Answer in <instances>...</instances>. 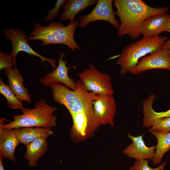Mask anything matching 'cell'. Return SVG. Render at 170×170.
I'll return each mask as SVG.
<instances>
[{"label": "cell", "instance_id": "cell-25", "mask_svg": "<svg viewBox=\"0 0 170 170\" xmlns=\"http://www.w3.org/2000/svg\"><path fill=\"white\" fill-rule=\"evenodd\" d=\"M65 0H58L56 1L54 7L48 12L44 20L47 22L52 21L58 14L60 8L65 3Z\"/></svg>", "mask_w": 170, "mask_h": 170}, {"label": "cell", "instance_id": "cell-18", "mask_svg": "<svg viewBox=\"0 0 170 170\" xmlns=\"http://www.w3.org/2000/svg\"><path fill=\"white\" fill-rule=\"evenodd\" d=\"M26 146L24 158L27 160L30 166H36L38 160L47 151L48 143L46 139L38 138Z\"/></svg>", "mask_w": 170, "mask_h": 170}, {"label": "cell", "instance_id": "cell-27", "mask_svg": "<svg viewBox=\"0 0 170 170\" xmlns=\"http://www.w3.org/2000/svg\"><path fill=\"white\" fill-rule=\"evenodd\" d=\"M162 48L170 50V39L165 42Z\"/></svg>", "mask_w": 170, "mask_h": 170}, {"label": "cell", "instance_id": "cell-17", "mask_svg": "<svg viewBox=\"0 0 170 170\" xmlns=\"http://www.w3.org/2000/svg\"><path fill=\"white\" fill-rule=\"evenodd\" d=\"M50 128L36 127L22 128L13 129L20 143L26 145L35 139L39 138L45 139L54 132Z\"/></svg>", "mask_w": 170, "mask_h": 170}, {"label": "cell", "instance_id": "cell-14", "mask_svg": "<svg viewBox=\"0 0 170 170\" xmlns=\"http://www.w3.org/2000/svg\"><path fill=\"white\" fill-rule=\"evenodd\" d=\"M20 143L13 129L0 127V157L15 162V150Z\"/></svg>", "mask_w": 170, "mask_h": 170}, {"label": "cell", "instance_id": "cell-4", "mask_svg": "<svg viewBox=\"0 0 170 170\" xmlns=\"http://www.w3.org/2000/svg\"><path fill=\"white\" fill-rule=\"evenodd\" d=\"M167 39L165 36L160 35L142 38L125 47L116 61V64L120 67V74L123 75L130 72L141 58L162 48Z\"/></svg>", "mask_w": 170, "mask_h": 170}, {"label": "cell", "instance_id": "cell-2", "mask_svg": "<svg viewBox=\"0 0 170 170\" xmlns=\"http://www.w3.org/2000/svg\"><path fill=\"white\" fill-rule=\"evenodd\" d=\"M78 25V21L76 20L70 21L65 26L60 22H52L48 26H43L37 21L28 39L41 41L43 46L51 44H63L75 52L76 49H81L74 37V33Z\"/></svg>", "mask_w": 170, "mask_h": 170}, {"label": "cell", "instance_id": "cell-9", "mask_svg": "<svg viewBox=\"0 0 170 170\" xmlns=\"http://www.w3.org/2000/svg\"><path fill=\"white\" fill-rule=\"evenodd\" d=\"M157 69L170 71V50L162 48L144 57L130 73L138 75L145 71Z\"/></svg>", "mask_w": 170, "mask_h": 170}, {"label": "cell", "instance_id": "cell-23", "mask_svg": "<svg viewBox=\"0 0 170 170\" xmlns=\"http://www.w3.org/2000/svg\"><path fill=\"white\" fill-rule=\"evenodd\" d=\"M149 161L147 159L136 160L134 165L129 168V170H163L167 162L165 161L159 167L152 168L149 166Z\"/></svg>", "mask_w": 170, "mask_h": 170}, {"label": "cell", "instance_id": "cell-3", "mask_svg": "<svg viewBox=\"0 0 170 170\" xmlns=\"http://www.w3.org/2000/svg\"><path fill=\"white\" fill-rule=\"evenodd\" d=\"M35 108H24L21 115H15L13 120L5 124L4 119L0 118V127L4 128L13 129L25 127L50 128L56 126L57 116L54 115L56 106H51L42 99L35 104Z\"/></svg>", "mask_w": 170, "mask_h": 170}, {"label": "cell", "instance_id": "cell-13", "mask_svg": "<svg viewBox=\"0 0 170 170\" xmlns=\"http://www.w3.org/2000/svg\"><path fill=\"white\" fill-rule=\"evenodd\" d=\"M169 15L161 13L151 16L146 19L140 29V34L143 38L159 35L164 31V27Z\"/></svg>", "mask_w": 170, "mask_h": 170}, {"label": "cell", "instance_id": "cell-26", "mask_svg": "<svg viewBox=\"0 0 170 170\" xmlns=\"http://www.w3.org/2000/svg\"><path fill=\"white\" fill-rule=\"evenodd\" d=\"M164 31L170 32V15L164 27Z\"/></svg>", "mask_w": 170, "mask_h": 170}, {"label": "cell", "instance_id": "cell-8", "mask_svg": "<svg viewBox=\"0 0 170 170\" xmlns=\"http://www.w3.org/2000/svg\"><path fill=\"white\" fill-rule=\"evenodd\" d=\"M113 2L112 0H98L95 7L90 13L79 17V26L84 29L92 22L102 20L109 22L118 29L120 24L115 17Z\"/></svg>", "mask_w": 170, "mask_h": 170}, {"label": "cell", "instance_id": "cell-1", "mask_svg": "<svg viewBox=\"0 0 170 170\" xmlns=\"http://www.w3.org/2000/svg\"><path fill=\"white\" fill-rule=\"evenodd\" d=\"M117 10L115 15L119 19L121 24L117 29V35L122 37L128 35L133 40L139 36L141 26L149 17L161 13H167L169 7L158 8L148 5L142 0H114Z\"/></svg>", "mask_w": 170, "mask_h": 170}, {"label": "cell", "instance_id": "cell-12", "mask_svg": "<svg viewBox=\"0 0 170 170\" xmlns=\"http://www.w3.org/2000/svg\"><path fill=\"white\" fill-rule=\"evenodd\" d=\"M144 134L137 136L129 133L128 137L131 139V144L125 148L122 153L128 157L136 160L147 159L152 161L155 158L156 146L148 147L143 139Z\"/></svg>", "mask_w": 170, "mask_h": 170}, {"label": "cell", "instance_id": "cell-10", "mask_svg": "<svg viewBox=\"0 0 170 170\" xmlns=\"http://www.w3.org/2000/svg\"><path fill=\"white\" fill-rule=\"evenodd\" d=\"M92 104L94 115L100 125L109 124L113 127L116 105L113 95H98Z\"/></svg>", "mask_w": 170, "mask_h": 170}, {"label": "cell", "instance_id": "cell-20", "mask_svg": "<svg viewBox=\"0 0 170 170\" xmlns=\"http://www.w3.org/2000/svg\"><path fill=\"white\" fill-rule=\"evenodd\" d=\"M156 138L155 156L152 160L154 165L160 163L164 154L170 150V132L165 133L158 130H148Z\"/></svg>", "mask_w": 170, "mask_h": 170}, {"label": "cell", "instance_id": "cell-19", "mask_svg": "<svg viewBox=\"0 0 170 170\" xmlns=\"http://www.w3.org/2000/svg\"><path fill=\"white\" fill-rule=\"evenodd\" d=\"M155 99V96L151 94L144 100L142 105L144 109L143 111V126L145 128H150L153 122L161 118L170 117V109L165 111L157 112L153 109L152 105Z\"/></svg>", "mask_w": 170, "mask_h": 170}, {"label": "cell", "instance_id": "cell-15", "mask_svg": "<svg viewBox=\"0 0 170 170\" xmlns=\"http://www.w3.org/2000/svg\"><path fill=\"white\" fill-rule=\"evenodd\" d=\"M8 80V85L12 92L20 101L28 103L31 102L30 94L24 84V80L18 69L14 66L13 68L4 69Z\"/></svg>", "mask_w": 170, "mask_h": 170}, {"label": "cell", "instance_id": "cell-5", "mask_svg": "<svg viewBox=\"0 0 170 170\" xmlns=\"http://www.w3.org/2000/svg\"><path fill=\"white\" fill-rule=\"evenodd\" d=\"M85 89L97 95H113L114 92L110 76L97 70L92 64L77 73Z\"/></svg>", "mask_w": 170, "mask_h": 170}, {"label": "cell", "instance_id": "cell-6", "mask_svg": "<svg viewBox=\"0 0 170 170\" xmlns=\"http://www.w3.org/2000/svg\"><path fill=\"white\" fill-rule=\"evenodd\" d=\"M71 116L73 124L70 134L71 139L76 143L90 138L101 125L95 116L93 109L84 110Z\"/></svg>", "mask_w": 170, "mask_h": 170}, {"label": "cell", "instance_id": "cell-21", "mask_svg": "<svg viewBox=\"0 0 170 170\" xmlns=\"http://www.w3.org/2000/svg\"><path fill=\"white\" fill-rule=\"evenodd\" d=\"M0 93L6 99L7 104L10 108L20 109L21 110L24 108L22 101L17 98L8 84H5L1 78L0 79Z\"/></svg>", "mask_w": 170, "mask_h": 170}, {"label": "cell", "instance_id": "cell-11", "mask_svg": "<svg viewBox=\"0 0 170 170\" xmlns=\"http://www.w3.org/2000/svg\"><path fill=\"white\" fill-rule=\"evenodd\" d=\"M59 54L60 57L56 68L51 72H48L44 77L40 78L39 82L42 85L47 87H50L52 83H60L74 90L76 88V82L68 75V71L71 67L67 66L66 60H63L64 53L59 52Z\"/></svg>", "mask_w": 170, "mask_h": 170}, {"label": "cell", "instance_id": "cell-7", "mask_svg": "<svg viewBox=\"0 0 170 170\" xmlns=\"http://www.w3.org/2000/svg\"><path fill=\"white\" fill-rule=\"evenodd\" d=\"M3 32L5 39L10 41L12 44V50L10 54L15 62H16V57L18 53L23 51L38 57L45 64L46 62H48L52 66L53 71L56 68L57 66L55 59L42 56L31 48L28 43V37L25 31H21L19 29L12 27L4 29Z\"/></svg>", "mask_w": 170, "mask_h": 170}, {"label": "cell", "instance_id": "cell-16", "mask_svg": "<svg viewBox=\"0 0 170 170\" xmlns=\"http://www.w3.org/2000/svg\"><path fill=\"white\" fill-rule=\"evenodd\" d=\"M98 0H65L62 7L63 12L59 20L74 21L76 15L88 7L97 3Z\"/></svg>", "mask_w": 170, "mask_h": 170}, {"label": "cell", "instance_id": "cell-22", "mask_svg": "<svg viewBox=\"0 0 170 170\" xmlns=\"http://www.w3.org/2000/svg\"><path fill=\"white\" fill-rule=\"evenodd\" d=\"M150 130H158L167 133L170 132V117L158 119L152 123Z\"/></svg>", "mask_w": 170, "mask_h": 170}, {"label": "cell", "instance_id": "cell-24", "mask_svg": "<svg viewBox=\"0 0 170 170\" xmlns=\"http://www.w3.org/2000/svg\"><path fill=\"white\" fill-rule=\"evenodd\" d=\"M16 62L9 54L3 53L0 50V70L9 68H13L16 66Z\"/></svg>", "mask_w": 170, "mask_h": 170}, {"label": "cell", "instance_id": "cell-28", "mask_svg": "<svg viewBox=\"0 0 170 170\" xmlns=\"http://www.w3.org/2000/svg\"><path fill=\"white\" fill-rule=\"evenodd\" d=\"M0 170H4L2 162V158L0 157Z\"/></svg>", "mask_w": 170, "mask_h": 170}]
</instances>
